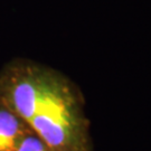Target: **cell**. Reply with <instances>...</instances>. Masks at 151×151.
I'll list each match as a JSON object with an SVG mask.
<instances>
[{"label": "cell", "mask_w": 151, "mask_h": 151, "mask_svg": "<svg viewBox=\"0 0 151 151\" xmlns=\"http://www.w3.org/2000/svg\"><path fill=\"white\" fill-rule=\"evenodd\" d=\"M32 131L50 151H92L90 121L80 87L66 75L48 67Z\"/></svg>", "instance_id": "cell-1"}, {"label": "cell", "mask_w": 151, "mask_h": 151, "mask_svg": "<svg viewBox=\"0 0 151 151\" xmlns=\"http://www.w3.org/2000/svg\"><path fill=\"white\" fill-rule=\"evenodd\" d=\"M15 151H50L34 132L28 134Z\"/></svg>", "instance_id": "cell-4"}, {"label": "cell", "mask_w": 151, "mask_h": 151, "mask_svg": "<svg viewBox=\"0 0 151 151\" xmlns=\"http://www.w3.org/2000/svg\"><path fill=\"white\" fill-rule=\"evenodd\" d=\"M48 66L15 58L0 70V102L27 123L37 111Z\"/></svg>", "instance_id": "cell-2"}, {"label": "cell", "mask_w": 151, "mask_h": 151, "mask_svg": "<svg viewBox=\"0 0 151 151\" xmlns=\"http://www.w3.org/2000/svg\"><path fill=\"white\" fill-rule=\"evenodd\" d=\"M32 132L25 120L0 102V151H15Z\"/></svg>", "instance_id": "cell-3"}]
</instances>
